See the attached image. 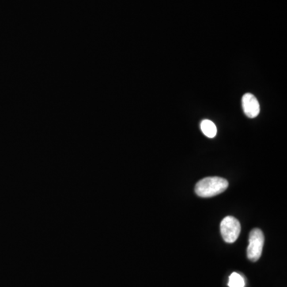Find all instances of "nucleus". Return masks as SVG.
I'll use <instances>...</instances> for the list:
<instances>
[{
  "label": "nucleus",
  "mask_w": 287,
  "mask_h": 287,
  "mask_svg": "<svg viewBox=\"0 0 287 287\" xmlns=\"http://www.w3.org/2000/svg\"><path fill=\"white\" fill-rule=\"evenodd\" d=\"M228 187V181L224 178L213 176L201 179L196 185L197 196L203 198L216 197L224 193Z\"/></svg>",
  "instance_id": "f257e3e1"
},
{
  "label": "nucleus",
  "mask_w": 287,
  "mask_h": 287,
  "mask_svg": "<svg viewBox=\"0 0 287 287\" xmlns=\"http://www.w3.org/2000/svg\"><path fill=\"white\" fill-rule=\"evenodd\" d=\"M220 231L226 243H233L237 240L241 231V225L233 216H227L222 220Z\"/></svg>",
  "instance_id": "f03ea898"
},
{
  "label": "nucleus",
  "mask_w": 287,
  "mask_h": 287,
  "mask_svg": "<svg viewBox=\"0 0 287 287\" xmlns=\"http://www.w3.org/2000/svg\"><path fill=\"white\" fill-rule=\"evenodd\" d=\"M264 245V235L258 228L252 230L249 237V245L247 247V258L251 262H256L262 255Z\"/></svg>",
  "instance_id": "7ed1b4c3"
},
{
  "label": "nucleus",
  "mask_w": 287,
  "mask_h": 287,
  "mask_svg": "<svg viewBox=\"0 0 287 287\" xmlns=\"http://www.w3.org/2000/svg\"><path fill=\"white\" fill-rule=\"evenodd\" d=\"M242 106L245 115L249 118H256L260 112L258 101L252 93H245L242 99Z\"/></svg>",
  "instance_id": "20e7f679"
},
{
  "label": "nucleus",
  "mask_w": 287,
  "mask_h": 287,
  "mask_svg": "<svg viewBox=\"0 0 287 287\" xmlns=\"http://www.w3.org/2000/svg\"><path fill=\"white\" fill-rule=\"evenodd\" d=\"M201 129L203 133L209 138H213L216 137L217 133V128L214 122L210 120H204L201 124Z\"/></svg>",
  "instance_id": "39448f33"
},
{
  "label": "nucleus",
  "mask_w": 287,
  "mask_h": 287,
  "mask_svg": "<svg viewBox=\"0 0 287 287\" xmlns=\"http://www.w3.org/2000/svg\"><path fill=\"white\" fill-rule=\"evenodd\" d=\"M228 286L245 287L244 278L238 273H232L229 277Z\"/></svg>",
  "instance_id": "423d86ee"
}]
</instances>
